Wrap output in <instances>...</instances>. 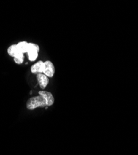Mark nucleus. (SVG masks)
<instances>
[{
    "label": "nucleus",
    "instance_id": "obj_7",
    "mask_svg": "<svg viewBox=\"0 0 138 155\" xmlns=\"http://www.w3.org/2000/svg\"><path fill=\"white\" fill-rule=\"evenodd\" d=\"M16 48L18 50V52L24 53H27L29 48V43L26 41H23L19 42L16 45Z\"/></svg>",
    "mask_w": 138,
    "mask_h": 155
},
{
    "label": "nucleus",
    "instance_id": "obj_9",
    "mask_svg": "<svg viewBox=\"0 0 138 155\" xmlns=\"http://www.w3.org/2000/svg\"><path fill=\"white\" fill-rule=\"evenodd\" d=\"M24 53L19 52L16 55V56L14 57V61L17 64H21L24 62Z\"/></svg>",
    "mask_w": 138,
    "mask_h": 155
},
{
    "label": "nucleus",
    "instance_id": "obj_6",
    "mask_svg": "<svg viewBox=\"0 0 138 155\" xmlns=\"http://www.w3.org/2000/svg\"><path fill=\"white\" fill-rule=\"evenodd\" d=\"M44 68V62H43L41 60L37 62L36 63L32 65L31 66V71L32 73L34 74H39L43 73Z\"/></svg>",
    "mask_w": 138,
    "mask_h": 155
},
{
    "label": "nucleus",
    "instance_id": "obj_2",
    "mask_svg": "<svg viewBox=\"0 0 138 155\" xmlns=\"http://www.w3.org/2000/svg\"><path fill=\"white\" fill-rule=\"evenodd\" d=\"M40 50L39 47L35 44L29 43V48L28 50V58L31 62H34L38 57V52Z\"/></svg>",
    "mask_w": 138,
    "mask_h": 155
},
{
    "label": "nucleus",
    "instance_id": "obj_5",
    "mask_svg": "<svg viewBox=\"0 0 138 155\" xmlns=\"http://www.w3.org/2000/svg\"><path fill=\"white\" fill-rule=\"evenodd\" d=\"M37 79L41 88L44 90L49 83V78L44 74L39 73L37 75Z\"/></svg>",
    "mask_w": 138,
    "mask_h": 155
},
{
    "label": "nucleus",
    "instance_id": "obj_1",
    "mask_svg": "<svg viewBox=\"0 0 138 155\" xmlns=\"http://www.w3.org/2000/svg\"><path fill=\"white\" fill-rule=\"evenodd\" d=\"M46 106H47L45 100L40 95L29 99L26 103V107L29 110H34L37 107H44Z\"/></svg>",
    "mask_w": 138,
    "mask_h": 155
},
{
    "label": "nucleus",
    "instance_id": "obj_4",
    "mask_svg": "<svg viewBox=\"0 0 138 155\" xmlns=\"http://www.w3.org/2000/svg\"><path fill=\"white\" fill-rule=\"evenodd\" d=\"M39 94L44 98L47 106H50L54 104V98L50 92L45 91H41L39 92Z\"/></svg>",
    "mask_w": 138,
    "mask_h": 155
},
{
    "label": "nucleus",
    "instance_id": "obj_8",
    "mask_svg": "<svg viewBox=\"0 0 138 155\" xmlns=\"http://www.w3.org/2000/svg\"><path fill=\"white\" fill-rule=\"evenodd\" d=\"M18 52H19L16 48V45H12L8 49V54L12 57H15Z\"/></svg>",
    "mask_w": 138,
    "mask_h": 155
},
{
    "label": "nucleus",
    "instance_id": "obj_3",
    "mask_svg": "<svg viewBox=\"0 0 138 155\" xmlns=\"http://www.w3.org/2000/svg\"><path fill=\"white\" fill-rule=\"evenodd\" d=\"M43 73L45 75L47 76L48 78L53 77L55 74V67L54 64L50 61H45L44 62V68Z\"/></svg>",
    "mask_w": 138,
    "mask_h": 155
}]
</instances>
